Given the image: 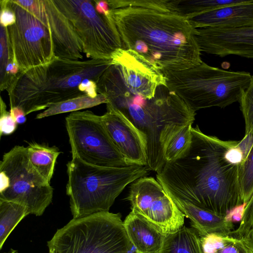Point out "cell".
I'll return each mask as SVG.
<instances>
[{
    "mask_svg": "<svg viewBox=\"0 0 253 253\" xmlns=\"http://www.w3.org/2000/svg\"><path fill=\"white\" fill-rule=\"evenodd\" d=\"M124 48L133 50L164 73L200 65L196 29L179 0H108Z\"/></svg>",
    "mask_w": 253,
    "mask_h": 253,
    "instance_id": "6da1fadb",
    "label": "cell"
},
{
    "mask_svg": "<svg viewBox=\"0 0 253 253\" xmlns=\"http://www.w3.org/2000/svg\"><path fill=\"white\" fill-rule=\"evenodd\" d=\"M189 149L180 158L166 162L157 172V181L172 199L190 203L227 216L242 205L239 165L226 157L239 141H225L192 127Z\"/></svg>",
    "mask_w": 253,
    "mask_h": 253,
    "instance_id": "7a4b0ae2",
    "label": "cell"
},
{
    "mask_svg": "<svg viewBox=\"0 0 253 253\" xmlns=\"http://www.w3.org/2000/svg\"><path fill=\"white\" fill-rule=\"evenodd\" d=\"M134 126L146 143V167L156 172L165 163L164 152L171 138L190 123L196 112L177 94L159 87L151 99L134 95L126 88L108 99Z\"/></svg>",
    "mask_w": 253,
    "mask_h": 253,
    "instance_id": "3957f363",
    "label": "cell"
},
{
    "mask_svg": "<svg viewBox=\"0 0 253 253\" xmlns=\"http://www.w3.org/2000/svg\"><path fill=\"white\" fill-rule=\"evenodd\" d=\"M112 65V59L81 61L56 57L49 64L20 72L7 90L10 108H20L27 115L86 95L79 89L81 82L88 79L96 83Z\"/></svg>",
    "mask_w": 253,
    "mask_h": 253,
    "instance_id": "277c9868",
    "label": "cell"
},
{
    "mask_svg": "<svg viewBox=\"0 0 253 253\" xmlns=\"http://www.w3.org/2000/svg\"><path fill=\"white\" fill-rule=\"evenodd\" d=\"M66 194L74 218L109 211L125 188L146 176V166L103 167L88 164L72 157L67 164Z\"/></svg>",
    "mask_w": 253,
    "mask_h": 253,
    "instance_id": "5b68a950",
    "label": "cell"
},
{
    "mask_svg": "<svg viewBox=\"0 0 253 253\" xmlns=\"http://www.w3.org/2000/svg\"><path fill=\"white\" fill-rule=\"evenodd\" d=\"M164 74L167 89L195 112L211 107L223 108L239 102L252 78L249 72L226 71L203 61L193 68Z\"/></svg>",
    "mask_w": 253,
    "mask_h": 253,
    "instance_id": "8992f818",
    "label": "cell"
},
{
    "mask_svg": "<svg viewBox=\"0 0 253 253\" xmlns=\"http://www.w3.org/2000/svg\"><path fill=\"white\" fill-rule=\"evenodd\" d=\"M49 253H138L119 213L73 218L47 242Z\"/></svg>",
    "mask_w": 253,
    "mask_h": 253,
    "instance_id": "52a82bcc",
    "label": "cell"
},
{
    "mask_svg": "<svg viewBox=\"0 0 253 253\" xmlns=\"http://www.w3.org/2000/svg\"><path fill=\"white\" fill-rule=\"evenodd\" d=\"M53 189L31 163L27 147L16 145L0 162V199L25 206L30 214L41 216L51 203Z\"/></svg>",
    "mask_w": 253,
    "mask_h": 253,
    "instance_id": "ba28073f",
    "label": "cell"
},
{
    "mask_svg": "<svg viewBox=\"0 0 253 253\" xmlns=\"http://www.w3.org/2000/svg\"><path fill=\"white\" fill-rule=\"evenodd\" d=\"M68 20L87 57L111 59L112 54L124 48L110 15L96 9L94 0H53Z\"/></svg>",
    "mask_w": 253,
    "mask_h": 253,
    "instance_id": "9c48e42d",
    "label": "cell"
},
{
    "mask_svg": "<svg viewBox=\"0 0 253 253\" xmlns=\"http://www.w3.org/2000/svg\"><path fill=\"white\" fill-rule=\"evenodd\" d=\"M65 122L72 157L99 166H129L109 137L101 116L88 110L76 111Z\"/></svg>",
    "mask_w": 253,
    "mask_h": 253,
    "instance_id": "30bf717a",
    "label": "cell"
},
{
    "mask_svg": "<svg viewBox=\"0 0 253 253\" xmlns=\"http://www.w3.org/2000/svg\"><path fill=\"white\" fill-rule=\"evenodd\" d=\"M10 3L16 21L7 28V34L20 71L49 64L56 58L49 28L15 0Z\"/></svg>",
    "mask_w": 253,
    "mask_h": 253,
    "instance_id": "8fae6325",
    "label": "cell"
},
{
    "mask_svg": "<svg viewBox=\"0 0 253 253\" xmlns=\"http://www.w3.org/2000/svg\"><path fill=\"white\" fill-rule=\"evenodd\" d=\"M127 199L132 211L165 234L175 232L183 226L185 214L152 177L144 176L132 183Z\"/></svg>",
    "mask_w": 253,
    "mask_h": 253,
    "instance_id": "7c38bea8",
    "label": "cell"
},
{
    "mask_svg": "<svg viewBox=\"0 0 253 253\" xmlns=\"http://www.w3.org/2000/svg\"><path fill=\"white\" fill-rule=\"evenodd\" d=\"M113 64L119 70L123 81L133 95L153 98L159 87H167L164 73L137 52L124 48L111 56Z\"/></svg>",
    "mask_w": 253,
    "mask_h": 253,
    "instance_id": "4fadbf2b",
    "label": "cell"
},
{
    "mask_svg": "<svg viewBox=\"0 0 253 253\" xmlns=\"http://www.w3.org/2000/svg\"><path fill=\"white\" fill-rule=\"evenodd\" d=\"M15 1L40 19L50 29L56 57L69 60L83 58L82 47L68 20L53 0Z\"/></svg>",
    "mask_w": 253,
    "mask_h": 253,
    "instance_id": "5bb4252c",
    "label": "cell"
},
{
    "mask_svg": "<svg viewBox=\"0 0 253 253\" xmlns=\"http://www.w3.org/2000/svg\"><path fill=\"white\" fill-rule=\"evenodd\" d=\"M101 116L105 128L113 143L129 166H147L146 143L142 136L129 121L110 103Z\"/></svg>",
    "mask_w": 253,
    "mask_h": 253,
    "instance_id": "9a60e30c",
    "label": "cell"
},
{
    "mask_svg": "<svg viewBox=\"0 0 253 253\" xmlns=\"http://www.w3.org/2000/svg\"><path fill=\"white\" fill-rule=\"evenodd\" d=\"M195 36L201 51L221 57L232 54L253 58V26L198 28Z\"/></svg>",
    "mask_w": 253,
    "mask_h": 253,
    "instance_id": "2e32d148",
    "label": "cell"
},
{
    "mask_svg": "<svg viewBox=\"0 0 253 253\" xmlns=\"http://www.w3.org/2000/svg\"><path fill=\"white\" fill-rule=\"evenodd\" d=\"M188 19L195 29L253 27V0L200 14Z\"/></svg>",
    "mask_w": 253,
    "mask_h": 253,
    "instance_id": "e0dca14e",
    "label": "cell"
},
{
    "mask_svg": "<svg viewBox=\"0 0 253 253\" xmlns=\"http://www.w3.org/2000/svg\"><path fill=\"white\" fill-rule=\"evenodd\" d=\"M123 222L129 239L138 253H160L167 234L132 211Z\"/></svg>",
    "mask_w": 253,
    "mask_h": 253,
    "instance_id": "ac0fdd59",
    "label": "cell"
},
{
    "mask_svg": "<svg viewBox=\"0 0 253 253\" xmlns=\"http://www.w3.org/2000/svg\"><path fill=\"white\" fill-rule=\"evenodd\" d=\"M172 200L185 217L190 219L192 226L200 237L209 235L229 236L234 230L233 222L227 216L219 215L183 201Z\"/></svg>",
    "mask_w": 253,
    "mask_h": 253,
    "instance_id": "d6986e66",
    "label": "cell"
},
{
    "mask_svg": "<svg viewBox=\"0 0 253 253\" xmlns=\"http://www.w3.org/2000/svg\"><path fill=\"white\" fill-rule=\"evenodd\" d=\"M160 253H204L200 236L193 229L183 226L167 234Z\"/></svg>",
    "mask_w": 253,
    "mask_h": 253,
    "instance_id": "ffe728a7",
    "label": "cell"
},
{
    "mask_svg": "<svg viewBox=\"0 0 253 253\" xmlns=\"http://www.w3.org/2000/svg\"><path fill=\"white\" fill-rule=\"evenodd\" d=\"M29 160L38 171L49 182L52 177L56 160L60 152L55 146L31 142L27 147Z\"/></svg>",
    "mask_w": 253,
    "mask_h": 253,
    "instance_id": "44dd1931",
    "label": "cell"
},
{
    "mask_svg": "<svg viewBox=\"0 0 253 253\" xmlns=\"http://www.w3.org/2000/svg\"><path fill=\"white\" fill-rule=\"evenodd\" d=\"M27 208L18 203L0 199V249L17 225L29 215Z\"/></svg>",
    "mask_w": 253,
    "mask_h": 253,
    "instance_id": "7402d4cb",
    "label": "cell"
},
{
    "mask_svg": "<svg viewBox=\"0 0 253 253\" xmlns=\"http://www.w3.org/2000/svg\"><path fill=\"white\" fill-rule=\"evenodd\" d=\"M107 102L106 97L102 94H98L95 97L84 95L52 104L38 114L36 119H41L62 113L76 112L101 104H106Z\"/></svg>",
    "mask_w": 253,
    "mask_h": 253,
    "instance_id": "603a6c76",
    "label": "cell"
},
{
    "mask_svg": "<svg viewBox=\"0 0 253 253\" xmlns=\"http://www.w3.org/2000/svg\"><path fill=\"white\" fill-rule=\"evenodd\" d=\"M204 253H249L240 239L209 235L200 237Z\"/></svg>",
    "mask_w": 253,
    "mask_h": 253,
    "instance_id": "cb8c5ba5",
    "label": "cell"
},
{
    "mask_svg": "<svg viewBox=\"0 0 253 253\" xmlns=\"http://www.w3.org/2000/svg\"><path fill=\"white\" fill-rule=\"evenodd\" d=\"M248 0H179L178 6L188 18L222 7L235 5Z\"/></svg>",
    "mask_w": 253,
    "mask_h": 253,
    "instance_id": "d4e9b609",
    "label": "cell"
},
{
    "mask_svg": "<svg viewBox=\"0 0 253 253\" xmlns=\"http://www.w3.org/2000/svg\"><path fill=\"white\" fill-rule=\"evenodd\" d=\"M192 124L193 123L187 124L169 140L165 150V163L172 162L181 157L189 149L192 141Z\"/></svg>",
    "mask_w": 253,
    "mask_h": 253,
    "instance_id": "484cf974",
    "label": "cell"
},
{
    "mask_svg": "<svg viewBox=\"0 0 253 253\" xmlns=\"http://www.w3.org/2000/svg\"><path fill=\"white\" fill-rule=\"evenodd\" d=\"M240 194L243 204H247L253 193V145L239 169Z\"/></svg>",
    "mask_w": 253,
    "mask_h": 253,
    "instance_id": "4316f807",
    "label": "cell"
},
{
    "mask_svg": "<svg viewBox=\"0 0 253 253\" xmlns=\"http://www.w3.org/2000/svg\"><path fill=\"white\" fill-rule=\"evenodd\" d=\"M239 102L245 122V134H253V76L250 85L242 93Z\"/></svg>",
    "mask_w": 253,
    "mask_h": 253,
    "instance_id": "83f0119b",
    "label": "cell"
},
{
    "mask_svg": "<svg viewBox=\"0 0 253 253\" xmlns=\"http://www.w3.org/2000/svg\"><path fill=\"white\" fill-rule=\"evenodd\" d=\"M16 61L10 45L7 28L0 25V82L5 75L7 66Z\"/></svg>",
    "mask_w": 253,
    "mask_h": 253,
    "instance_id": "f1b7e54d",
    "label": "cell"
},
{
    "mask_svg": "<svg viewBox=\"0 0 253 253\" xmlns=\"http://www.w3.org/2000/svg\"><path fill=\"white\" fill-rule=\"evenodd\" d=\"M253 228V193L245 206L239 227L232 231L230 236L240 239Z\"/></svg>",
    "mask_w": 253,
    "mask_h": 253,
    "instance_id": "f546056e",
    "label": "cell"
},
{
    "mask_svg": "<svg viewBox=\"0 0 253 253\" xmlns=\"http://www.w3.org/2000/svg\"><path fill=\"white\" fill-rule=\"evenodd\" d=\"M17 124L10 112L6 110V106L1 97L0 101V136L10 135L16 129Z\"/></svg>",
    "mask_w": 253,
    "mask_h": 253,
    "instance_id": "4dcf8cb0",
    "label": "cell"
},
{
    "mask_svg": "<svg viewBox=\"0 0 253 253\" xmlns=\"http://www.w3.org/2000/svg\"><path fill=\"white\" fill-rule=\"evenodd\" d=\"M0 25L7 28L16 21L14 12L11 7L10 0H0Z\"/></svg>",
    "mask_w": 253,
    "mask_h": 253,
    "instance_id": "1f68e13d",
    "label": "cell"
},
{
    "mask_svg": "<svg viewBox=\"0 0 253 253\" xmlns=\"http://www.w3.org/2000/svg\"><path fill=\"white\" fill-rule=\"evenodd\" d=\"M78 88L80 91L91 97H95L98 94L96 83L91 80L85 79L79 84Z\"/></svg>",
    "mask_w": 253,
    "mask_h": 253,
    "instance_id": "d6a6232c",
    "label": "cell"
},
{
    "mask_svg": "<svg viewBox=\"0 0 253 253\" xmlns=\"http://www.w3.org/2000/svg\"><path fill=\"white\" fill-rule=\"evenodd\" d=\"M253 145V134L252 133L245 135L243 139L239 141L237 146L241 150L244 156V160L248 155Z\"/></svg>",
    "mask_w": 253,
    "mask_h": 253,
    "instance_id": "836d02e7",
    "label": "cell"
},
{
    "mask_svg": "<svg viewBox=\"0 0 253 253\" xmlns=\"http://www.w3.org/2000/svg\"><path fill=\"white\" fill-rule=\"evenodd\" d=\"M10 114L17 125H21L26 121V114L21 109L18 107L10 108Z\"/></svg>",
    "mask_w": 253,
    "mask_h": 253,
    "instance_id": "e575fe53",
    "label": "cell"
},
{
    "mask_svg": "<svg viewBox=\"0 0 253 253\" xmlns=\"http://www.w3.org/2000/svg\"><path fill=\"white\" fill-rule=\"evenodd\" d=\"M249 253H253V228L240 239Z\"/></svg>",
    "mask_w": 253,
    "mask_h": 253,
    "instance_id": "d590c367",
    "label": "cell"
},
{
    "mask_svg": "<svg viewBox=\"0 0 253 253\" xmlns=\"http://www.w3.org/2000/svg\"><path fill=\"white\" fill-rule=\"evenodd\" d=\"M96 10L106 16L110 14V8L107 0H94Z\"/></svg>",
    "mask_w": 253,
    "mask_h": 253,
    "instance_id": "8d00e7d4",
    "label": "cell"
},
{
    "mask_svg": "<svg viewBox=\"0 0 253 253\" xmlns=\"http://www.w3.org/2000/svg\"><path fill=\"white\" fill-rule=\"evenodd\" d=\"M3 253H18V252L16 250H15L13 249H11L8 252Z\"/></svg>",
    "mask_w": 253,
    "mask_h": 253,
    "instance_id": "74e56055",
    "label": "cell"
}]
</instances>
